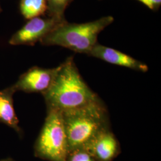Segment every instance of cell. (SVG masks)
I'll use <instances>...</instances> for the list:
<instances>
[{
  "label": "cell",
  "mask_w": 161,
  "mask_h": 161,
  "mask_svg": "<svg viewBox=\"0 0 161 161\" xmlns=\"http://www.w3.org/2000/svg\"><path fill=\"white\" fill-rule=\"evenodd\" d=\"M14 161L13 160H12V159H10V158H8V159H3L2 161Z\"/></svg>",
  "instance_id": "obj_14"
},
{
  "label": "cell",
  "mask_w": 161,
  "mask_h": 161,
  "mask_svg": "<svg viewBox=\"0 0 161 161\" xmlns=\"http://www.w3.org/2000/svg\"><path fill=\"white\" fill-rule=\"evenodd\" d=\"M66 161H97L83 147L69 151Z\"/></svg>",
  "instance_id": "obj_12"
},
{
  "label": "cell",
  "mask_w": 161,
  "mask_h": 161,
  "mask_svg": "<svg viewBox=\"0 0 161 161\" xmlns=\"http://www.w3.org/2000/svg\"><path fill=\"white\" fill-rule=\"evenodd\" d=\"M104 62L142 72L149 70L147 64L125 53L97 43L88 54Z\"/></svg>",
  "instance_id": "obj_8"
},
{
  "label": "cell",
  "mask_w": 161,
  "mask_h": 161,
  "mask_svg": "<svg viewBox=\"0 0 161 161\" xmlns=\"http://www.w3.org/2000/svg\"><path fill=\"white\" fill-rule=\"evenodd\" d=\"M35 155L48 161H66L69 153L62 112L47 109L43 127L34 147Z\"/></svg>",
  "instance_id": "obj_4"
},
{
  "label": "cell",
  "mask_w": 161,
  "mask_h": 161,
  "mask_svg": "<svg viewBox=\"0 0 161 161\" xmlns=\"http://www.w3.org/2000/svg\"><path fill=\"white\" fill-rule=\"evenodd\" d=\"M72 0H47L48 16L64 19V12Z\"/></svg>",
  "instance_id": "obj_11"
},
{
  "label": "cell",
  "mask_w": 161,
  "mask_h": 161,
  "mask_svg": "<svg viewBox=\"0 0 161 161\" xmlns=\"http://www.w3.org/2000/svg\"><path fill=\"white\" fill-rule=\"evenodd\" d=\"M14 92L12 86L0 91V122L20 133L19 121L13 105V96Z\"/></svg>",
  "instance_id": "obj_9"
},
{
  "label": "cell",
  "mask_w": 161,
  "mask_h": 161,
  "mask_svg": "<svg viewBox=\"0 0 161 161\" xmlns=\"http://www.w3.org/2000/svg\"><path fill=\"white\" fill-rule=\"evenodd\" d=\"M114 21L111 16L101 17L86 23L60 24L40 42L47 46L62 47L75 53L88 54L97 44L98 35Z\"/></svg>",
  "instance_id": "obj_3"
},
{
  "label": "cell",
  "mask_w": 161,
  "mask_h": 161,
  "mask_svg": "<svg viewBox=\"0 0 161 161\" xmlns=\"http://www.w3.org/2000/svg\"><path fill=\"white\" fill-rule=\"evenodd\" d=\"M1 12V6H0V12Z\"/></svg>",
  "instance_id": "obj_15"
},
{
  "label": "cell",
  "mask_w": 161,
  "mask_h": 161,
  "mask_svg": "<svg viewBox=\"0 0 161 161\" xmlns=\"http://www.w3.org/2000/svg\"><path fill=\"white\" fill-rule=\"evenodd\" d=\"M83 148L97 161H113L121 153V146L110 128L98 134Z\"/></svg>",
  "instance_id": "obj_7"
},
{
  "label": "cell",
  "mask_w": 161,
  "mask_h": 161,
  "mask_svg": "<svg viewBox=\"0 0 161 161\" xmlns=\"http://www.w3.org/2000/svg\"><path fill=\"white\" fill-rule=\"evenodd\" d=\"M65 21V19L50 16L29 19L21 29L12 35L9 44L12 46H34Z\"/></svg>",
  "instance_id": "obj_5"
},
{
  "label": "cell",
  "mask_w": 161,
  "mask_h": 161,
  "mask_svg": "<svg viewBox=\"0 0 161 161\" xmlns=\"http://www.w3.org/2000/svg\"><path fill=\"white\" fill-rule=\"evenodd\" d=\"M20 11L28 20L41 17L47 12V0H20Z\"/></svg>",
  "instance_id": "obj_10"
},
{
  "label": "cell",
  "mask_w": 161,
  "mask_h": 161,
  "mask_svg": "<svg viewBox=\"0 0 161 161\" xmlns=\"http://www.w3.org/2000/svg\"><path fill=\"white\" fill-rule=\"evenodd\" d=\"M58 68H43L34 66L21 75L12 86L16 92L44 94L50 88L57 72Z\"/></svg>",
  "instance_id": "obj_6"
},
{
  "label": "cell",
  "mask_w": 161,
  "mask_h": 161,
  "mask_svg": "<svg viewBox=\"0 0 161 161\" xmlns=\"http://www.w3.org/2000/svg\"><path fill=\"white\" fill-rule=\"evenodd\" d=\"M152 11H157L161 6V0H136Z\"/></svg>",
  "instance_id": "obj_13"
},
{
  "label": "cell",
  "mask_w": 161,
  "mask_h": 161,
  "mask_svg": "<svg viewBox=\"0 0 161 161\" xmlns=\"http://www.w3.org/2000/svg\"><path fill=\"white\" fill-rule=\"evenodd\" d=\"M69 152L83 147L98 134L110 127L109 114L102 100L62 112Z\"/></svg>",
  "instance_id": "obj_2"
},
{
  "label": "cell",
  "mask_w": 161,
  "mask_h": 161,
  "mask_svg": "<svg viewBox=\"0 0 161 161\" xmlns=\"http://www.w3.org/2000/svg\"><path fill=\"white\" fill-rule=\"evenodd\" d=\"M57 68L52 86L42 94L47 109L63 112L80 108L99 98L82 78L73 57L67 58Z\"/></svg>",
  "instance_id": "obj_1"
}]
</instances>
